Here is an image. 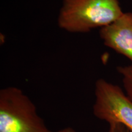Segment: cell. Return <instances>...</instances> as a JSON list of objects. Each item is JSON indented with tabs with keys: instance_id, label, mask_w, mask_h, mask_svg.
Returning a JSON list of instances; mask_svg holds the SVG:
<instances>
[{
	"instance_id": "6da1fadb",
	"label": "cell",
	"mask_w": 132,
	"mask_h": 132,
	"mask_svg": "<svg viewBox=\"0 0 132 132\" xmlns=\"http://www.w3.org/2000/svg\"><path fill=\"white\" fill-rule=\"evenodd\" d=\"M123 13L118 0H62L57 25L70 33H88L110 25Z\"/></svg>"
},
{
	"instance_id": "7a4b0ae2",
	"label": "cell",
	"mask_w": 132,
	"mask_h": 132,
	"mask_svg": "<svg viewBox=\"0 0 132 132\" xmlns=\"http://www.w3.org/2000/svg\"><path fill=\"white\" fill-rule=\"evenodd\" d=\"M0 132H53L38 114L35 104L19 87L0 90Z\"/></svg>"
},
{
	"instance_id": "3957f363",
	"label": "cell",
	"mask_w": 132,
	"mask_h": 132,
	"mask_svg": "<svg viewBox=\"0 0 132 132\" xmlns=\"http://www.w3.org/2000/svg\"><path fill=\"white\" fill-rule=\"evenodd\" d=\"M93 114L110 123L123 125L132 132V100L119 86L105 79L95 81Z\"/></svg>"
},
{
	"instance_id": "277c9868",
	"label": "cell",
	"mask_w": 132,
	"mask_h": 132,
	"mask_svg": "<svg viewBox=\"0 0 132 132\" xmlns=\"http://www.w3.org/2000/svg\"><path fill=\"white\" fill-rule=\"evenodd\" d=\"M99 36L106 47L132 62V12H123L110 25L100 29Z\"/></svg>"
},
{
	"instance_id": "5b68a950",
	"label": "cell",
	"mask_w": 132,
	"mask_h": 132,
	"mask_svg": "<svg viewBox=\"0 0 132 132\" xmlns=\"http://www.w3.org/2000/svg\"><path fill=\"white\" fill-rule=\"evenodd\" d=\"M117 70L122 76L125 93L132 100V64L129 65L118 66Z\"/></svg>"
},
{
	"instance_id": "8992f818",
	"label": "cell",
	"mask_w": 132,
	"mask_h": 132,
	"mask_svg": "<svg viewBox=\"0 0 132 132\" xmlns=\"http://www.w3.org/2000/svg\"><path fill=\"white\" fill-rule=\"evenodd\" d=\"M109 126L108 132H130L128 128L119 123H110Z\"/></svg>"
},
{
	"instance_id": "52a82bcc",
	"label": "cell",
	"mask_w": 132,
	"mask_h": 132,
	"mask_svg": "<svg viewBox=\"0 0 132 132\" xmlns=\"http://www.w3.org/2000/svg\"><path fill=\"white\" fill-rule=\"evenodd\" d=\"M57 132H77V131H76L73 128L68 127L62 128V129L59 130V131Z\"/></svg>"
}]
</instances>
